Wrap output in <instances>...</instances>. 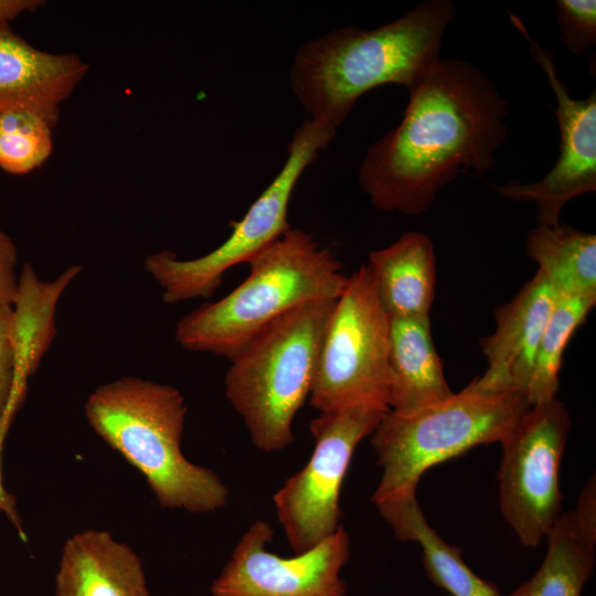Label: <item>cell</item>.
<instances>
[{"instance_id": "e0dca14e", "label": "cell", "mask_w": 596, "mask_h": 596, "mask_svg": "<svg viewBox=\"0 0 596 596\" xmlns=\"http://www.w3.org/2000/svg\"><path fill=\"white\" fill-rule=\"evenodd\" d=\"M387 371V403L393 412H411L454 393L434 344L429 316L390 317Z\"/></svg>"}, {"instance_id": "9c48e42d", "label": "cell", "mask_w": 596, "mask_h": 596, "mask_svg": "<svg viewBox=\"0 0 596 596\" xmlns=\"http://www.w3.org/2000/svg\"><path fill=\"white\" fill-rule=\"evenodd\" d=\"M389 409L383 403L361 402L320 412L310 423L312 454L274 496L278 521L295 554L315 547L341 525L339 497L355 447Z\"/></svg>"}, {"instance_id": "52a82bcc", "label": "cell", "mask_w": 596, "mask_h": 596, "mask_svg": "<svg viewBox=\"0 0 596 596\" xmlns=\"http://www.w3.org/2000/svg\"><path fill=\"white\" fill-rule=\"evenodd\" d=\"M336 131L319 121L305 120L288 145L283 169L243 219L230 223L232 234L212 252L194 259H179L170 251L147 256L143 267L161 287L162 301L173 305L211 297L230 268L247 263L289 231L288 207L295 185L305 169L317 159L318 152L331 142Z\"/></svg>"}, {"instance_id": "d4e9b609", "label": "cell", "mask_w": 596, "mask_h": 596, "mask_svg": "<svg viewBox=\"0 0 596 596\" xmlns=\"http://www.w3.org/2000/svg\"><path fill=\"white\" fill-rule=\"evenodd\" d=\"M11 318V306H0V426L12 419L25 395L18 385Z\"/></svg>"}, {"instance_id": "ffe728a7", "label": "cell", "mask_w": 596, "mask_h": 596, "mask_svg": "<svg viewBox=\"0 0 596 596\" xmlns=\"http://www.w3.org/2000/svg\"><path fill=\"white\" fill-rule=\"evenodd\" d=\"M82 267L73 265L51 281L41 280L30 264L18 276V287L11 306V337L17 356V379L21 391L50 349L57 329L56 305Z\"/></svg>"}, {"instance_id": "5bb4252c", "label": "cell", "mask_w": 596, "mask_h": 596, "mask_svg": "<svg viewBox=\"0 0 596 596\" xmlns=\"http://www.w3.org/2000/svg\"><path fill=\"white\" fill-rule=\"evenodd\" d=\"M73 53H50L0 21V113L28 111L54 128L60 108L88 71Z\"/></svg>"}, {"instance_id": "44dd1931", "label": "cell", "mask_w": 596, "mask_h": 596, "mask_svg": "<svg viewBox=\"0 0 596 596\" xmlns=\"http://www.w3.org/2000/svg\"><path fill=\"white\" fill-rule=\"evenodd\" d=\"M526 252L557 296L596 297V235L568 224L530 231Z\"/></svg>"}, {"instance_id": "6da1fadb", "label": "cell", "mask_w": 596, "mask_h": 596, "mask_svg": "<svg viewBox=\"0 0 596 596\" xmlns=\"http://www.w3.org/2000/svg\"><path fill=\"white\" fill-rule=\"evenodd\" d=\"M408 93L401 123L368 149L359 183L376 209L416 215L458 173L493 169L508 106L483 71L451 57Z\"/></svg>"}, {"instance_id": "8992f818", "label": "cell", "mask_w": 596, "mask_h": 596, "mask_svg": "<svg viewBox=\"0 0 596 596\" xmlns=\"http://www.w3.org/2000/svg\"><path fill=\"white\" fill-rule=\"evenodd\" d=\"M530 406L521 392H482L467 385L411 412L389 409L371 434L382 467L372 503L416 494L428 469L476 446L501 443Z\"/></svg>"}, {"instance_id": "ba28073f", "label": "cell", "mask_w": 596, "mask_h": 596, "mask_svg": "<svg viewBox=\"0 0 596 596\" xmlns=\"http://www.w3.org/2000/svg\"><path fill=\"white\" fill-rule=\"evenodd\" d=\"M390 317L363 264L337 299L322 338L310 404L319 412L361 402L389 406Z\"/></svg>"}, {"instance_id": "7402d4cb", "label": "cell", "mask_w": 596, "mask_h": 596, "mask_svg": "<svg viewBox=\"0 0 596 596\" xmlns=\"http://www.w3.org/2000/svg\"><path fill=\"white\" fill-rule=\"evenodd\" d=\"M596 304V297L556 296L525 389L530 405L556 397L564 351Z\"/></svg>"}, {"instance_id": "4fadbf2b", "label": "cell", "mask_w": 596, "mask_h": 596, "mask_svg": "<svg viewBox=\"0 0 596 596\" xmlns=\"http://www.w3.org/2000/svg\"><path fill=\"white\" fill-rule=\"evenodd\" d=\"M556 296L536 272L509 302L496 309V329L480 341L488 368L468 386L482 392L514 391L525 395L536 349Z\"/></svg>"}, {"instance_id": "7c38bea8", "label": "cell", "mask_w": 596, "mask_h": 596, "mask_svg": "<svg viewBox=\"0 0 596 596\" xmlns=\"http://www.w3.org/2000/svg\"><path fill=\"white\" fill-rule=\"evenodd\" d=\"M511 23L530 45L533 60L546 75L557 100L554 109L560 127V156L554 167L539 181H510L493 187L513 201L534 202L541 226L560 224V213L572 199L596 191V93L583 99L573 98L560 79L551 52L531 38L523 22L509 13Z\"/></svg>"}, {"instance_id": "30bf717a", "label": "cell", "mask_w": 596, "mask_h": 596, "mask_svg": "<svg viewBox=\"0 0 596 596\" xmlns=\"http://www.w3.org/2000/svg\"><path fill=\"white\" fill-rule=\"evenodd\" d=\"M570 429V413L554 397L530 406L500 443V509L524 546L539 545L563 513L560 468Z\"/></svg>"}, {"instance_id": "2e32d148", "label": "cell", "mask_w": 596, "mask_h": 596, "mask_svg": "<svg viewBox=\"0 0 596 596\" xmlns=\"http://www.w3.org/2000/svg\"><path fill=\"white\" fill-rule=\"evenodd\" d=\"M547 551L535 574L502 596H582L593 574L596 549V478L584 485L574 509L547 531Z\"/></svg>"}, {"instance_id": "4316f807", "label": "cell", "mask_w": 596, "mask_h": 596, "mask_svg": "<svg viewBox=\"0 0 596 596\" xmlns=\"http://www.w3.org/2000/svg\"><path fill=\"white\" fill-rule=\"evenodd\" d=\"M10 423L11 421H6L0 426V512L6 514L7 519L15 528L19 535L25 540V533L18 511L15 497L4 488L2 479V450Z\"/></svg>"}, {"instance_id": "7a4b0ae2", "label": "cell", "mask_w": 596, "mask_h": 596, "mask_svg": "<svg viewBox=\"0 0 596 596\" xmlns=\"http://www.w3.org/2000/svg\"><path fill=\"white\" fill-rule=\"evenodd\" d=\"M455 15L453 1L426 0L376 29L344 26L309 40L295 55L291 89L310 119L337 130L368 91L417 86L441 57V40Z\"/></svg>"}, {"instance_id": "3957f363", "label": "cell", "mask_w": 596, "mask_h": 596, "mask_svg": "<svg viewBox=\"0 0 596 596\" xmlns=\"http://www.w3.org/2000/svg\"><path fill=\"white\" fill-rule=\"evenodd\" d=\"M84 411L94 432L142 473L162 508L207 513L227 503L220 477L182 454L187 406L178 389L124 376L95 389Z\"/></svg>"}, {"instance_id": "8fae6325", "label": "cell", "mask_w": 596, "mask_h": 596, "mask_svg": "<svg viewBox=\"0 0 596 596\" xmlns=\"http://www.w3.org/2000/svg\"><path fill=\"white\" fill-rule=\"evenodd\" d=\"M273 529L254 521L214 579V596H345L340 572L350 557V538L341 524L315 547L291 557L267 551Z\"/></svg>"}, {"instance_id": "cb8c5ba5", "label": "cell", "mask_w": 596, "mask_h": 596, "mask_svg": "<svg viewBox=\"0 0 596 596\" xmlns=\"http://www.w3.org/2000/svg\"><path fill=\"white\" fill-rule=\"evenodd\" d=\"M555 13L561 25V42L579 55L596 43V2L594 0H557Z\"/></svg>"}, {"instance_id": "603a6c76", "label": "cell", "mask_w": 596, "mask_h": 596, "mask_svg": "<svg viewBox=\"0 0 596 596\" xmlns=\"http://www.w3.org/2000/svg\"><path fill=\"white\" fill-rule=\"evenodd\" d=\"M52 129L28 111L0 113V168L13 174L39 168L52 152Z\"/></svg>"}, {"instance_id": "d6986e66", "label": "cell", "mask_w": 596, "mask_h": 596, "mask_svg": "<svg viewBox=\"0 0 596 596\" xmlns=\"http://www.w3.org/2000/svg\"><path fill=\"white\" fill-rule=\"evenodd\" d=\"M375 507L398 540L419 544L428 577L450 596H502L494 583L469 568L460 547L447 543L429 525L416 494L386 500Z\"/></svg>"}, {"instance_id": "9a60e30c", "label": "cell", "mask_w": 596, "mask_h": 596, "mask_svg": "<svg viewBox=\"0 0 596 596\" xmlns=\"http://www.w3.org/2000/svg\"><path fill=\"white\" fill-rule=\"evenodd\" d=\"M55 596H149L139 556L104 530L68 538L55 578Z\"/></svg>"}, {"instance_id": "5b68a950", "label": "cell", "mask_w": 596, "mask_h": 596, "mask_svg": "<svg viewBox=\"0 0 596 596\" xmlns=\"http://www.w3.org/2000/svg\"><path fill=\"white\" fill-rule=\"evenodd\" d=\"M336 301L315 299L295 307L230 360L225 395L259 450H283L294 440L292 422L310 395Z\"/></svg>"}, {"instance_id": "484cf974", "label": "cell", "mask_w": 596, "mask_h": 596, "mask_svg": "<svg viewBox=\"0 0 596 596\" xmlns=\"http://www.w3.org/2000/svg\"><path fill=\"white\" fill-rule=\"evenodd\" d=\"M17 262L15 244L0 228V306H12L14 301L18 287Z\"/></svg>"}, {"instance_id": "ac0fdd59", "label": "cell", "mask_w": 596, "mask_h": 596, "mask_svg": "<svg viewBox=\"0 0 596 596\" xmlns=\"http://www.w3.org/2000/svg\"><path fill=\"white\" fill-rule=\"evenodd\" d=\"M366 266L389 317L429 316L435 298L436 256L428 235L404 233L390 246L372 251Z\"/></svg>"}, {"instance_id": "83f0119b", "label": "cell", "mask_w": 596, "mask_h": 596, "mask_svg": "<svg viewBox=\"0 0 596 596\" xmlns=\"http://www.w3.org/2000/svg\"><path fill=\"white\" fill-rule=\"evenodd\" d=\"M45 4L42 0H0V21H11Z\"/></svg>"}, {"instance_id": "277c9868", "label": "cell", "mask_w": 596, "mask_h": 596, "mask_svg": "<svg viewBox=\"0 0 596 596\" xmlns=\"http://www.w3.org/2000/svg\"><path fill=\"white\" fill-rule=\"evenodd\" d=\"M247 264L249 274L241 285L178 321L174 339L180 347L231 360L295 307L315 299H338L349 280L336 254L298 228L287 231Z\"/></svg>"}]
</instances>
